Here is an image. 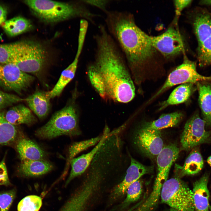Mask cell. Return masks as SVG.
Returning a JSON list of instances; mask_svg holds the SVG:
<instances>
[{
    "mask_svg": "<svg viewBox=\"0 0 211 211\" xmlns=\"http://www.w3.org/2000/svg\"><path fill=\"white\" fill-rule=\"evenodd\" d=\"M96 43L93 64L102 76L108 97L121 103L132 101L135 94L133 80L123 54L103 25L94 37Z\"/></svg>",
    "mask_w": 211,
    "mask_h": 211,
    "instance_id": "1",
    "label": "cell"
},
{
    "mask_svg": "<svg viewBox=\"0 0 211 211\" xmlns=\"http://www.w3.org/2000/svg\"><path fill=\"white\" fill-rule=\"evenodd\" d=\"M106 13L109 33L119 45L135 82L138 84L143 66L154 52L149 41V35L136 25L130 14L108 11Z\"/></svg>",
    "mask_w": 211,
    "mask_h": 211,
    "instance_id": "2",
    "label": "cell"
},
{
    "mask_svg": "<svg viewBox=\"0 0 211 211\" xmlns=\"http://www.w3.org/2000/svg\"><path fill=\"white\" fill-rule=\"evenodd\" d=\"M23 2L36 16L48 23L58 22L76 16H81L92 22L96 16L83 5L77 6L47 0H27Z\"/></svg>",
    "mask_w": 211,
    "mask_h": 211,
    "instance_id": "3",
    "label": "cell"
},
{
    "mask_svg": "<svg viewBox=\"0 0 211 211\" xmlns=\"http://www.w3.org/2000/svg\"><path fill=\"white\" fill-rule=\"evenodd\" d=\"M81 134L75 105L70 103L52 115L44 125L38 129L35 135L44 139H51L62 135L70 137Z\"/></svg>",
    "mask_w": 211,
    "mask_h": 211,
    "instance_id": "4",
    "label": "cell"
},
{
    "mask_svg": "<svg viewBox=\"0 0 211 211\" xmlns=\"http://www.w3.org/2000/svg\"><path fill=\"white\" fill-rule=\"evenodd\" d=\"M46 52L40 44L33 41H20L18 51L12 63L22 72L39 77L47 60Z\"/></svg>",
    "mask_w": 211,
    "mask_h": 211,
    "instance_id": "5",
    "label": "cell"
},
{
    "mask_svg": "<svg viewBox=\"0 0 211 211\" xmlns=\"http://www.w3.org/2000/svg\"><path fill=\"white\" fill-rule=\"evenodd\" d=\"M160 198L162 203L178 211H195L192 190L178 177L165 182Z\"/></svg>",
    "mask_w": 211,
    "mask_h": 211,
    "instance_id": "6",
    "label": "cell"
},
{
    "mask_svg": "<svg viewBox=\"0 0 211 211\" xmlns=\"http://www.w3.org/2000/svg\"><path fill=\"white\" fill-rule=\"evenodd\" d=\"M210 81H211V76H204L199 74L197 71L195 62L185 57L182 64L169 74L162 87L148 102L176 85L187 83L197 84Z\"/></svg>",
    "mask_w": 211,
    "mask_h": 211,
    "instance_id": "7",
    "label": "cell"
},
{
    "mask_svg": "<svg viewBox=\"0 0 211 211\" xmlns=\"http://www.w3.org/2000/svg\"><path fill=\"white\" fill-rule=\"evenodd\" d=\"M194 28L198 42V59L199 65H211V18L208 14L201 13L195 18Z\"/></svg>",
    "mask_w": 211,
    "mask_h": 211,
    "instance_id": "8",
    "label": "cell"
},
{
    "mask_svg": "<svg viewBox=\"0 0 211 211\" xmlns=\"http://www.w3.org/2000/svg\"><path fill=\"white\" fill-rule=\"evenodd\" d=\"M205 123L199 113H195L185 123L181 135L182 148L189 150L211 140V133L205 129Z\"/></svg>",
    "mask_w": 211,
    "mask_h": 211,
    "instance_id": "9",
    "label": "cell"
},
{
    "mask_svg": "<svg viewBox=\"0 0 211 211\" xmlns=\"http://www.w3.org/2000/svg\"><path fill=\"white\" fill-rule=\"evenodd\" d=\"M33 76L23 72L14 64H0V87L21 94L34 80Z\"/></svg>",
    "mask_w": 211,
    "mask_h": 211,
    "instance_id": "10",
    "label": "cell"
},
{
    "mask_svg": "<svg viewBox=\"0 0 211 211\" xmlns=\"http://www.w3.org/2000/svg\"><path fill=\"white\" fill-rule=\"evenodd\" d=\"M149 39L152 46L166 57L176 55L184 50L182 38L179 32L173 28H169L159 35L149 36Z\"/></svg>",
    "mask_w": 211,
    "mask_h": 211,
    "instance_id": "11",
    "label": "cell"
},
{
    "mask_svg": "<svg viewBox=\"0 0 211 211\" xmlns=\"http://www.w3.org/2000/svg\"><path fill=\"white\" fill-rule=\"evenodd\" d=\"M161 130L143 127L136 132L134 143L143 152L150 157L157 156L163 148Z\"/></svg>",
    "mask_w": 211,
    "mask_h": 211,
    "instance_id": "12",
    "label": "cell"
},
{
    "mask_svg": "<svg viewBox=\"0 0 211 211\" xmlns=\"http://www.w3.org/2000/svg\"><path fill=\"white\" fill-rule=\"evenodd\" d=\"M152 169V166L143 165L131 156L130 164L124 178L113 188L111 192L110 201L113 203L122 197L130 185L139 179L143 175L151 172Z\"/></svg>",
    "mask_w": 211,
    "mask_h": 211,
    "instance_id": "13",
    "label": "cell"
},
{
    "mask_svg": "<svg viewBox=\"0 0 211 211\" xmlns=\"http://www.w3.org/2000/svg\"><path fill=\"white\" fill-rule=\"evenodd\" d=\"M179 148L175 144H170L163 147L157 156L158 173L156 179L165 182L173 163L177 159Z\"/></svg>",
    "mask_w": 211,
    "mask_h": 211,
    "instance_id": "14",
    "label": "cell"
},
{
    "mask_svg": "<svg viewBox=\"0 0 211 211\" xmlns=\"http://www.w3.org/2000/svg\"><path fill=\"white\" fill-rule=\"evenodd\" d=\"M110 132H108L91 151L77 158H74L70 161L71 169L65 183V185H68L74 179L81 175L86 170L105 138Z\"/></svg>",
    "mask_w": 211,
    "mask_h": 211,
    "instance_id": "15",
    "label": "cell"
},
{
    "mask_svg": "<svg viewBox=\"0 0 211 211\" xmlns=\"http://www.w3.org/2000/svg\"><path fill=\"white\" fill-rule=\"evenodd\" d=\"M209 176L204 174L193 184L192 190L195 211H210V193L208 188Z\"/></svg>",
    "mask_w": 211,
    "mask_h": 211,
    "instance_id": "16",
    "label": "cell"
},
{
    "mask_svg": "<svg viewBox=\"0 0 211 211\" xmlns=\"http://www.w3.org/2000/svg\"><path fill=\"white\" fill-rule=\"evenodd\" d=\"M16 148L21 161L45 159V152L38 144L27 138L18 140Z\"/></svg>",
    "mask_w": 211,
    "mask_h": 211,
    "instance_id": "17",
    "label": "cell"
},
{
    "mask_svg": "<svg viewBox=\"0 0 211 211\" xmlns=\"http://www.w3.org/2000/svg\"><path fill=\"white\" fill-rule=\"evenodd\" d=\"M21 161L18 171L21 175L25 177L41 176L49 172L53 168L52 164L45 159Z\"/></svg>",
    "mask_w": 211,
    "mask_h": 211,
    "instance_id": "18",
    "label": "cell"
},
{
    "mask_svg": "<svg viewBox=\"0 0 211 211\" xmlns=\"http://www.w3.org/2000/svg\"><path fill=\"white\" fill-rule=\"evenodd\" d=\"M7 121L16 126L25 124L30 125L37 121L30 109L22 104H19L10 108L5 113Z\"/></svg>",
    "mask_w": 211,
    "mask_h": 211,
    "instance_id": "19",
    "label": "cell"
},
{
    "mask_svg": "<svg viewBox=\"0 0 211 211\" xmlns=\"http://www.w3.org/2000/svg\"><path fill=\"white\" fill-rule=\"evenodd\" d=\"M204 161L202 156L197 149L192 151L188 156L183 165H176L175 171L180 178L185 176L193 175L199 173L202 169Z\"/></svg>",
    "mask_w": 211,
    "mask_h": 211,
    "instance_id": "20",
    "label": "cell"
},
{
    "mask_svg": "<svg viewBox=\"0 0 211 211\" xmlns=\"http://www.w3.org/2000/svg\"><path fill=\"white\" fill-rule=\"evenodd\" d=\"M30 108L40 119L48 114L50 108V99L47 92L37 91L25 98Z\"/></svg>",
    "mask_w": 211,
    "mask_h": 211,
    "instance_id": "21",
    "label": "cell"
},
{
    "mask_svg": "<svg viewBox=\"0 0 211 211\" xmlns=\"http://www.w3.org/2000/svg\"><path fill=\"white\" fill-rule=\"evenodd\" d=\"M204 82L197 83L198 101L203 119L206 125L211 127V84Z\"/></svg>",
    "mask_w": 211,
    "mask_h": 211,
    "instance_id": "22",
    "label": "cell"
},
{
    "mask_svg": "<svg viewBox=\"0 0 211 211\" xmlns=\"http://www.w3.org/2000/svg\"><path fill=\"white\" fill-rule=\"evenodd\" d=\"M80 56L76 54L73 62L62 72L54 88L51 91L47 92V95L50 99L59 96L65 87L74 78Z\"/></svg>",
    "mask_w": 211,
    "mask_h": 211,
    "instance_id": "23",
    "label": "cell"
},
{
    "mask_svg": "<svg viewBox=\"0 0 211 211\" xmlns=\"http://www.w3.org/2000/svg\"><path fill=\"white\" fill-rule=\"evenodd\" d=\"M194 84L187 83L181 84L171 93L168 99L161 104L159 110L167 106L183 103L189 98L194 89Z\"/></svg>",
    "mask_w": 211,
    "mask_h": 211,
    "instance_id": "24",
    "label": "cell"
},
{
    "mask_svg": "<svg viewBox=\"0 0 211 211\" xmlns=\"http://www.w3.org/2000/svg\"><path fill=\"white\" fill-rule=\"evenodd\" d=\"M2 26L8 35L13 37L30 30L32 28V25L28 20L18 16L6 20Z\"/></svg>",
    "mask_w": 211,
    "mask_h": 211,
    "instance_id": "25",
    "label": "cell"
},
{
    "mask_svg": "<svg viewBox=\"0 0 211 211\" xmlns=\"http://www.w3.org/2000/svg\"><path fill=\"white\" fill-rule=\"evenodd\" d=\"M183 117V113L176 111L162 115L157 119L148 122L144 125L147 128L160 130L177 126L182 120Z\"/></svg>",
    "mask_w": 211,
    "mask_h": 211,
    "instance_id": "26",
    "label": "cell"
},
{
    "mask_svg": "<svg viewBox=\"0 0 211 211\" xmlns=\"http://www.w3.org/2000/svg\"><path fill=\"white\" fill-rule=\"evenodd\" d=\"M5 113L4 112L0 111V147L12 143L16 139L18 134L16 126L7 121Z\"/></svg>",
    "mask_w": 211,
    "mask_h": 211,
    "instance_id": "27",
    "label": "cell"
},
{
    "mask_svg": "<svg viewBox=\"0 0 211 211\" xmlns=\"http://www.w3.org/2000/svg\"><path fill=\"white\" fill-rule=\"evenodd\" d=\"M108 128L106 127L102 135L86 140L74 142L70 147L69 149V162L77 154L89 147L96 145L109 132Z\"/></svg>",
    "mask_w": 211,
    "mask_h": 211,
    "instance_id": "28",
    "label": "cell"
},
{
    "mask_svg": "<svg viewBox=\"0 0 211 211\" xmlns=\"http://www.w3.org/2000/svg\"><path fill=\"white\" fill-rule=\"evenodd\" d=\"M87 74L91 85L99 96L104 99L107 98L108 97L103 79L93 64L89 66Z\"/></svg>",
    "mask_w": 211,
    "mask_h": 211,
    "instance_id": "29",
    "label": "cell"
},
{
    "mask_svg": "<svg viewBox=\"0 0 211 211\" xmlns=\"http://www.w3.org/2000/svg\"><path fill=\"white\" fill-rule=\"evenodd\" d=\"M142 184L140 179L134 182L127 188L125 199L118 207L120 211H125L132 203L137 201L141 195Z\"/></svg>",
    "mask_w": 211,
    "mask_h": 211,
    "instance_id": "30",
    "label": "cell"
},
{
    "mask_svg": "<svg viewBox=\"0 0 211 211\" xmlns=\"http://www.w3.org/2000/svg\"><path fill=\"white\" fill-rule=\"evenodd\" d=\"M42 205L41 197L35 195L27 196L18 203V211H39Z\"/></svg>",
    "mask_w": 211,
    "mask_h": 211,
    "instance_id": "31",
    "label": "cell"
},
{
    "mask_svg": "<svg viewBox=\"0 0 211 211\" xmlns=\"http://www.w3.org/2000/svg\"><path fill=\"white\" fill-rule=\"evenodd\" d=\"M20 42L0 44V64L12 63L19 47Z\"/></svg>",
    "mask_w": 211,
    "mask_h": 211,
    "instance_id": "32",
    "label": "cell"
},
{
    "mask_svg": "<svg viewBox=\"0 0 211 211\" xmlns=\"http://www.w3.org/2000/svg\"><path fill=\"white\" fill-rule=\"evenodd\" d=\"M16 195L15 189L0 193V211H8Z\"/></svg>",
    "mask_w": 211,
    "mask_h": 211,
    "instance_id": "33",
    "label": "cell"
},
{
    "mask_svg": "<svg viewBox=\"0 0 211 211\" xmlns=\"http://www.w3.org/2000/svg\"><path fill=\"white\" fill-rule=\"evenodd\" d=\"M22 98L13 94L5 92L0 89V111L14 103L25 101Z\"/></svg>",
    "mask_w": 211,
    "mask_h": 211,
    "instance_id": "34",
    "label": "cell"
},
{
    "mask_svg": "<svg viewBox=\"0 0 211 211\" xmlns=\"http://www.w3.org/2000/svg\"><path fill=\"white\" fill-rule=\"evenodd\" d=\"M5 157L0 162V185L8 186L11 184L8 177Z\"/></svg>",
    "mask_w": 211,
    "mask_h": 211,
    "instance_id": "35",
    "label": "cell"
},
{
    "mask_svg": "<svg viewBox=\"0 0 211 211\" xmlns=\"http://www.w3.org/2000/svg\"><path fill=\"white\" fill-rule=\"evenodd\" d=\"M82 1L86 4L98 8L106 13L108 11L107 7L110 1L106 0H86Z\"/></svg>",
    "mask_w": 211,
    "mask_h": 211,
    "instance_id": "36",
    "label": "cell"
},
{
    "mask_svg": "<svg viewBox=\"0 0 211 211\" xmlns=\"http://www.w3.org/2000/svg\"><path fill=\"white\" fill-rule=\"evenodd\" d=\"M191 0H175L174 4L175 8L176 14L177 17L179 16L183 9L189 5Z\"/></svg>",
    "mask_w": 211,
    "mask_h": 211,
    "instance_id": "37",
    "label": "cell"
},
{
    "mask_svg": "<svg viewBox=\"0 0 211 211\" xmlns=\"http://www.w3.org/2000/svg\"><path fill=\"white\" fill-rule=\"evenodd\" d=\"M7 10L6 7L0 5V25H2L6 21Z\"/></svg>",
    "mask_w": 211,
    "mask_h": 211,
    "instance_id": "38",
    "label": "cell"
},
{
    "mask_svg": "<svg viewBox=\"0 0 211 211\" xmlns=\"http://www.w3.org/2000/svg\"><path fill=\"white\" fill-rule=\"evenodd\" d=\"M202 4L206 5H211V0H206L202 1Z\"/></svg>",
    "mask_w": 211,
    "mask_h": 211,
    "instance_id": "39",
    "label": "cell"
},
{
    "mask_svg": "<svg viewBox=\"0 0 211 211\" xmlns=\"http://www.w3.org/2000/svg\"><path fill=\"white\" fill-rule=\"evenodd\" d=\"M207 162L211 167V156H209L207 160Z\"/></svg>",
    "mask_w": 211,
    "mask_h": 211,
    "instance_id": "40",
    "label": "cell"
},
{
    "mask_svg": "<svg viewBox=\"0 0 211 211\" xmlns=\"http://www.w3.org/2000/svg\"><path fill=\"white\" fill-rule=\"evenodd\" d=\"M135 208V206H134L130 209L127 210L125 211H132Z\"/></svg>",
    "mask_w": 211,
    "mask_h": 211,
    "instance_id": "41",
    "label": "cell"
},
{
    "mask_svg": "<svg viewBox=\"0 0 211 211\" xmlns=\"http://www.w3.org/2000/svg\"><path fill=\"white\" fill-rule=\"evenodd\" d=\"M178 211L176 210H175L174 209L170 208V209H169L168 211Z\"/></svg>",
    "mask_w": 211,
    "mask_h": 211,
    "instance_id": "42",
    "label": "cell"
},
{
    "mask_svg": "<svg viewBox=\"0 0 211 211\" xmlns=\"http://www.w3.org/2000/svg\"><path fill=\"white\" fill-rule=\"evenodd\" d=\"M209 211H211V206L210 205V206H209Z\"/></svg>",
    "mask_w": 211,
    "mask_h": 211,
    "instance_id": "43",
    "label": "cell"
}]
</instances>
